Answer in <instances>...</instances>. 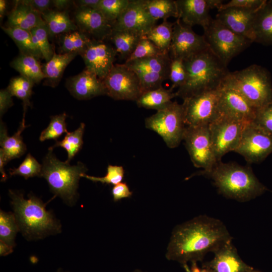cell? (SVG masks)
<instances>
[{
    "label": "cell",
    "mask_w": 272,
    "mask_h": 272,
    "mask_svg": "<svg viewBox=\"0 0 272 272\" xmlns=\"http://www.w3.org/2000/svg\"><path fill=\"white\" fill-rule=\"evenodd\" d=\"M74 18L78 29L91 39L105 40L112 33L111 23L98 10L77 8Z\"/></svg>",
    "instance_id": "obj_19"
},
{
    "label": "cell",
    "mask_w": 272,
    "mask_h": 272,
    "mask_svg": "<svg viewBox=\"0 0 272 272\" xmlns=\"http://www.w3.org/2000/svg\"><path fill=\"white\" fill-rule=\"evenodd\" d=\"M248 272H259V271H256V270H253H253H250V271H248Z\"/></svg>",
    "instance_id": "obj_59"
},
{
    "label": "cell",
    "mask_w": 272,
    "mask_h": 272,
    "mask_svg": "<svg viewBox=\"0 0 272 272\" xmlns=\"http://www.w3.org/2000/svg\"><path fill=\"white\" fill-rule=\"evenodd\" d=\"M134 272H142V271H140L139 270H137V271H134Z\"/></svg>",
    "instance_id": "obj_60"
},
{
    "label": "cell",
    "mask_w": 272,
    "mask_h": 272,
    "mask_svg": "<svg viewBox=\"0 0 272 272\" xmlns=\"http://www.w3.org/2000/svg\"><path fill=\"white\" fill-rule=\"evenodd\" d=\"M103 81L107 95L115 100L135 101L142 94L138 77L124 63L114 64Z\"/></svg>",
    "instance_id": "obj_13"
},
{
    "label": "cell",
    "mask_w": 272,
    "mask_h": 272,
    "mask_svg": "<svg viewBox=\"0 0 272 272\" xmlns=\"http://www.w3.org/2000/svg\"><path fill=\"white\" fill-rule=\"evenodd\" d=\"M202 175L211 178L219 192L226 197L247 201L267 190L249 167L218 161L212 169Z\"/></svg>",
    "instance_id": "obj_2"
},
{
    "label": "cell",
    "mask_w": 272,
    "mask_h": 272,
    "mask_svg": "<svg viewBox=\"0 0 272 272\" xmlns=\"http://www.w3.org/2000/svg\"><path fill=\"white\" fill-rule=\"evenodd\" d=\"M207 1L210 10L217 9L219 11L223 4V1L221 0H207Z\"/></svg>",
    "instance_id": "obj_57"
},
{
    "label": "cell",
    "mask_w": 272,
    "mask_h": 272,
    "mask_svg": "<svg viewBox=\"0 0 272 272\" xmlns=\"http://www.w3.org/2000/svg\"><path fill=\"white\" fill-rule=\"evenodd\" d=\"M258 9L227 8L218 11L215 19L233 32L254 42L253 26Z\"/></svg>",
    "instance_id": "obj_20"
},
{
    "label": "cell",
    "mask_w": 272,
    "mask_h": 272,
    "mask_svg": "<svg viewBox=\"0 0 272 272\" xmlns=\"http://www.w3.org/2000/svg\"><path fill=\"white\" fill-rule=\"evenodd\" d=\"M147 128L158 133L169 148L177 147L183 140L185 128L182 104L172 101L162 109L147 117Z\"/></svg>",
    "instance_id": "obj_7"
},
{
    "label": "cell",
    "mask_w": 272,
    "mask_h": 272,
    "mask_svg": "<svg viewBox=\"0 0 272 272\" xmlns=\"http://www.w3.org/2000/svg\"><path fill=\"white\" fill-rule=\"evenodd\" d=\"M256 110L238 91L222 84L219 116H225L249 122L254 119Z\"/></svg>",
    "instance_id": "obj_18"
},
{
    "label": "cell",
    "mask_w": 272,
    "mask_h": 272,
    "mask_svg": "<svg viewBox=\"0 0 272 272\" xmlns=\"http://www.w3.org/2000/svg\"><path fill=\"white\" fill-rule=\"evenodd\" d=\"M257 127L272 137V102L256 110L252 121Z\"/></svg>",
    "instance_id": "obj_46"
},
{
    "label": "cell",
    "mask_w": 272,
    "mask_h": 272,
    "mask_svg": "<svg viewBox=\"0 0 272 272\" xmlns=\"http://www.w3.org/2000/svg\"><path fill=\"white\" fill-rule=\"evenodd\" d=\"M214 253L213 259L203 264L212 272H248L253 269L242 260L232 241L226 243Z\"/></svg>",
    "instance_id": "obj_22"
},
{
    "label": "cell",
    "mask_w": 272,
    "mask_h": 272,
    "mask_svg": "<svg viewBox=\"0 0 272 272\" xmlns=\"http://www.w3.org/2000/svg\"><path fill=\"white\" fill-rule=\"evenodd\" d=\"M80 55L86 69L103 80L114 66L117 53L114 47L105 40L91 39Z\"/></svg>",
    "instance_id": "obj_16"
},
{
    "label": "cell",
    "mask_w": 272,
    "mask_h": 272,
    "mask_svg": "<svg viewBox=\"0 0 272 272\" xmlns=\"http://www.w3.org/2000/svg\"><path fill=\"white\" fill-rule=\"evenodd\" d=\"M232 237L220 220L201 215L176 226L173 230L166 258L182 265L201 261L209 252H215Z\"/></svg>",
    "instance_id": "obj_1"
},
{
    "label": "cell",
    "mask_w": 272,
    "mask_h": 272,
    "mask_svg": "<svg viewBox=\"0 0 272 272\" xmlns=\"http://www.w3.org/2000/svg\"><path fill=\"white\" fill-rule=\"evenodd\" d=\"M78 55L76 52L57 54L54 52L51 58L42 65V70L46 76L43 85L52 88L56 87L65 68Z\"/></svg>",
    "instance_id": "obj_27"
},
{
    "label": "cell",
    "mask_w": 272,
    "mask_h": 272,
    "mask_svg": "<svg viewBox=\"0 0 272 272\" xmlns=\"http://www.w3.org/2000/svg\"><path fill=\"white\" fill-rule=\"evenodd\" d=\"M7 164L4 152L0 149V171L2 174L1 181H5L7 179V175L5 172L4 167Z\"/></svg>",
    "instance_id": "obj_54"
},
{
    "label": "cell",
    "mask_w": 272,
    "mask_h": 272,
    "mask_svg": "<svg viewBox=\"0 0 272 272\" xmlns=\"http://www.w3.org/2000/svg\"><path fill=\"white\" fill-rule=\"evenodd\" d=\"M12 95L7 88L0 91V115L2 117L7 111L8 109L12 107L14 103Z\"/></svg>",
    "instance_id": "obj_50"
},
{
    "label": "cell",
    "mask_w": 272,
    "mask_h": 272,
    "mask_svg": "<svg viewBox=\"0 0 272 272\" xmlns=\"http://www.w3.org/2000/svg\"><path fill=\"white\" fill-rule=\"evenodd\" d=\"M221 89V86L183 99L186 126L209 125L219 117Z\"/></svg>",
    "instance_id": "obj_10"
},
{
    "label": "cell",
    "mask_w": 272,
    "mask_h": 272,
    "mask_svg": "<svg viewBox=\"0 0 272 272\" xmlns=\"http://www.w3.org/2000/svg\"><path fill=\"white\" fill-rule=\"evenodd\" d=\"M209 48L203 35L195 33L191 27L177 19L174 22L169 51L171 59L186 60Z\"/></svg>",
    "instance_id": "obj_15"
},
{
    "label": "cell",
    "mask_w": 272,
    "mask_h": 272,
    "mask_svg": "<svg viewBox=\"0 0 272 272\" xmlns=\"http://www.w3.org/2000/svg\"><path fill=\"white\" fill-rule=\"evenodd\" d=\"M91 38L77 30L60 35L59 53L76 52L81 55Z\"/></svg>",
    "instance_id": "obj_34"
},
{
    "label": "cell",
    "mask_w": 272,
    "mask_h": 272,
    "mask_svg": "<svg viewBox=\"0 0 272 272\" xmlns=\"http://www.w3.org/2000/svg\"><path fill=\"white\" fill-rule=\"evenodd\" d=\"M182 266L185 272H212V271L208 267L203 265L202 268H199L196 263V262H191V266L189 267L187 263L182 264Z\"/></svg>",
    "instance_id": "obj_52"
},
{
    "label": "cell",
    "mask_w": 272,
    "mask_h": 272,
    "mask_svg": "<svg viewBox=\"0 0 272 272\" xmlns=\"http://www.w3.org/2000/svg\"><path fill=\"white\" fill-rule=\"evenodd\" d=\"M175 97V92L162 86L143 93L135 102L139 107L158 111L167 106Z\"/></svg>",
    "instance_id": "obj_31"
},
{
    "label": "cell",
    "mask_w": 272,
    "mask_h": 272,
    "mask_svg": "<svg viewBox=\"0 0 272 272\" xmlns=\"http://www.w3.org/2000/svg\"><path fill=\"white\" fill-rule=\"evenodd\" d=\"M35 46L41 53L43 59L48 61L54 51L48 40V33L45 25L36 27L30 30Z\"/></svg>",
    "instance_id": "obj_39"
},
{
    "label": "cell",
    "mask_w": 272,
    "mask_h": 272,
    "mask_svg": "<svg viewBox=\"0 0 272 272\" xmlns=\"http://www.w3.org/2000/svg\"><path fill=\"white\" fill-rule=\"evenodd\" d=\"M235 152L242 156L249 163L260 162L272 153V137L252 121L247 122Z\"/></svg>",
    "instance_id": "obj_14"
},
{
    "label": "cell",
    "mask_w": 272,
    "mask_h": 272,
    "mask_svg": "<svg viewBox=\"0 0 272 272\" xmlns=\"http://www.w3.org/2000/svg\"><path fill=\"white\" fill-rule=\"evenodd\" d=\"M49 36L53 37L78 30L66 11L52 10L42 14Z\"/></svg>",
    "instance_id": "obj_28"
},
{
    "label": "cell",
    "mask_w": 272,
    "mask_h": 272,
    "mask_svg": "<svg viewBox=\"0 0 272 272\" xmlns=\"http://www.w3.org/2000/svg\"><path fill=\"white\" fill-rule=\"evenodd\" d=\"M56 272H69V271H64V270H63L62 269H58Z\"/></svg>",
    "instance_id": "obj_58"
},
{
    "label": "cell",
    "mask_w": 272,
    "mask_h": 272,
    "mask_svg": "<svg viewBox=\"0 0 272 272\" xmlns=\"http://www.w3.org/2000/svg\"><path fill=\"white\" fill-rule=\"evenodd\" d=\"M145 6L150 15L156 21L167 20L173 17L178 18V10L176 1L144 0Z\"/></svg>",
    "instance_id": "obj_35"
},
{
    "label": "cell",
    "mask_w": 272,
    "mask_h": 272,
    "mask_svg": "<svg viewBox=\"0 0 272 272\" xmlns=\"http://www.w3.org/2000/svg\"><path fill=\"white\" fill-rule=\"evenodd\" d=\"M65 86L71 94L78 100H89L107 95L103 80L86 69L79 74L68 78Z\"/></svg>",
    "instance_id": "obj_21"
},
{
    "label": "cell",
    "mask_w": 272,
    "mask_h": 272,
    "mask_svg": "<svg viewBox=\"0 0 272 272\" xmlns=\"http://www.w3.org/2000/svg\"><path fill=\"white\" fill-rule=\"evenodd\" d=\"M2 29L15 43L20 53L32 55L38 59L42 56L33 42L31 32L18 28L2 26Z\"/></svg>",
    "instance_id": "obj_32"
},
{
    "label": "cell",
    "mask_w": 272,
    "mask_h": 272,
    "mask_svg": "<svg viewBox=\"0 0 272 272\" xmlns=\"http://www.w3.org/2000/svg\"><path fill=\"white\" fill-rule=\"evenodd\" d=\"M183 140L194 166L203 169L199 175L209 172L218 161L209 125L186 126Z\"/></svg>",
    "instance_id": "obj_9"
},
{
    "label": "cell",
    "mask_w": 272,
    "mask_h": 272,
    "mask_svg": "<svg viewBox=\"0 0 272 272\" xmlns=\"http://www.w3.org/2000/svg\"><path fill=\"white\" fill-rule=\"evenodd\" d=\"M149 13L144 0H130L119 17L112 24L113 30H125L146 36L156 22Z\"/></svg>",
    "instance_id": "obj_17"
},
{
    "label": "cell",
    "mask_w": 272,
    "mask_h": 272,
    "mask_svg": "<svg viewBox=\"0 0 272 272\" xmlns=\"http://www.w3.org/2000/svg\"><path fill=\"white\" fill-rule=\"evenodd\" d=\"M20 230L14 214L0 212V238L1 240L14 247L15 239Z\"/></svg>",
    "instance_id": "obj_38"
},
{
    "label": "cell",
    "mask_w": 272,
    "mask_h": 272,
    "mask_svg": "<svg viewBox=\"0 0 272 272\" xmlns=\"http://www.w3.org/2000/svg\"><path fill=\"white\" fill-rule=\"evenodd\" d=\"M85 124L81 123L75 130L66 133L64 139L60 141H56L52 147H60L64 149L67 153V158L65 162L70 163L73 158L82 149L83 145V134Z\"/></svg>",
    "instance_id": "obj_36"
},
{
    "label": "cell",
    "mask_w": 272,
    "mask_h": 272,
    "mask_svg": "<svg viewBox=\"0 0 272 272\" xmlns=\"http://www.w3.org/2000/svg\"><path fill=\"white\" fill-rule=\"evenodd\" d=\"M164 54L166 53L163 52L146 36H144L139 41L134 51L125 61L156 56Z\"/></svg>",
    "instance_id": "obj_43"
},
{
    "label": "cell",
    "mask_w": 272,
    "mask_h": 272,
    "mask_svg": "<svg viewBox=\"0 0 272 272\" xmlns=\"http://www.w3.org/2000/svg\"><path fill=\"white\" fill-rule=\"evenodd\" d=\"M174 24V22L164 20L160 24L155 25L146 36L163 52L169 53Z\"/></svg>",
    "instance_id": "obj_33"
},
{
    "label": "cell",
    "mask_w": 272,
    "mask_h": 272,
    "mask_svg": "<svg viewBox=\"0 0 272 272\" xmlns=\"http://www.w3.org/2000/svg\"><path fill=\"white\" fill-rule=\"evenodd\" d=\"M178 18L185 25L192 26L199 25L205 29L213 18L207 0H176Z\"/></svg>",
    "instance_id": "obj_23"
},
{
    "label": "cell",
    "mask_w": 272,
    "mask_h": 272,
    "mask_svg": "<svg viewBox=\"0 0 272 272\" xmlns=\"http://www.w3.org/2000/svg\"><path fill=\"white\" fill-rule=\"evenodd\" d=\"M223 85L238 91L256 110L272 102L271 75L265 68L257 64L229 72Z\"/></svg>",
    "instance_id": "obj_5"
},
{
    "label": "cell",
    "mask_w": 272,
    "mask_h": 272,
    "mask_svg": "<svg viewBox=\"0 0 272 272\" xmlns=\"http://www.w3.org/2000/svg\"><path fill=\"white\" fill-rule=\"evenodd\" d=\"M130 0H101L98 10L112 24L127 7Z\"/></svg>",
    "instance_id": "obj_41"
},
{
    "label": "cell",
    "mask_w": 272,
    "mask_h": 272,
    "mask_svg": "<svg viewBox=\"0 0 272 272\" xmlns=\"http://www.w3.org/2000/svg\"><path fill=\"white\" fill-rule=\"evenodd\" d=\"M34 84L31 80L20 75L12 78L7 88L13 97L22 100L24 107L27 108L31 106L30 99Z\"/></svg>",
    "instance_id": "obj_37"
},
{
    "label": "cell",
    "mask_w": 272,
    "mask_h": 272,
    "mask_svg": "<svg viewBox=\"0 0 272 272\" xmlns=\"http://www.w3.org/2000/svg\"><path fill=\"white\" fill-rule=\"evenodd\" d=\"M143 36L128 31L112 29L108 39L113 44L118 57L125 61L134 51Z\"/></svg>",
    "instance_id": "obj_30"
},
{
    "label": "cell",
    "mask_w": 272,
    "mask_h": 272,
    "mask_svg": "<svg viewBox=\"0 0 272 272\" xmlns=\"http://www.w3.org/2000/svg\"><path fill=\"white\" fill-rule=\"evenodd\" d=\"M10 64L20 75L31 80L34 84H39L42 80L46 79L42 70V65L39 59L32 55L20 53Z\"/></svg>",
    "instance_id": "obj_29"
},
{
    "label": "cell",
    "mask_w": 272,
    "mask_h": 272,
    "mask_svg": "<svg viewBox=\"0 0 272 272\" xmlns=\"http://www.w3.org/2000/svg\"><path fill=\"white\" fill-rule=\"evenodd\" d=\"M111 192L114 201H117L122 198L129 197L132 194L128 185L124 182H120L114 185Z\"/></svg>",
    "instance_id": "obj_48"
},
{
    "label": "cell",
    "mask_w": 272,
    "mask_h": 272,
    "mask_svg": "<svg viewBox=\"0 0 272 272\" xmlns=\"http://www.w3.org/2000/svg\"><path fill=\"white\" fill-rule=\"evenodd\" d=\"M23 2L41 14L50 10L53 7L52 1L50 0H23Z\"/></svg>",
    "instance_id": "obj_49"
},
{
    "label": "cell",
    "mask_w": 272,
    "mask_h": 272,
    "mask_svg": "<svg viewBox=\"0 0 272 272\" xmlns=\"http://www.w3.org/2000/svg\"><path fill=\"white\" fill-rule=\"evenodd\" d=\"M124 174V171L122 166L109 165L107 168V173L103 177H95L83 173L81 177H85L93 182L115 185L121 182Z\"/></svg>",
    "instance_id": "obj_44"
},
{
    "label": "cell",
    "mask_w": 272,
    "mask_h": 272,
    "mask_svg": "<svg viewBox=\"0 0 272 272\" xmlns=\"http://www.w3.org/2000/svg\"><path fill=\"white\" fill-rule=\"evenodd\" d=\"M13 251V247L0 240V255L6 256L11 253Z\"/></svg>",
    "instance_id": "obj_55"
},
{
    "label": "cell",
    "mask_w": 272,
    "mask_h": 272,
    "mask_svg": "<svg viewBox=\"0 0 272 272\" xmlns=\"http://www.w3.org/2000/svg\"><path fill=\"white\" fill-rule=\"evenodd\" d=\"M183 61L186 81L175 92L182 99L220 87L229 72L210 47Z\"/></svg>",
    "instance_id": "obj_3"
},
{
    "label": "cell",
    "mask_w": 272,
    "mask_h": 272,
    "mask_svg": "<svg viewBox=\"0 0 272 272\" xmlns=\"http://www.w3.org/2000/svg\"><path fill=\"white\" fill-rule=\"evenodd\" d=\"M65 113L51 116L48 126L41 133L39 140L43 142L48 140H56L64 133H67Z\"/></svg>",
    "instance_id": "obj_40"
},
{
    "label": "cell",
    "mask_w": 272,
    "mask_h": 272,
    "mask_svg": "<svg viewBox=\"0 0 272 272\" xmlns=\"http://www.w3.org/2000/svg\"><path fill=\"white\" fill-rule=\"evenodd\" d=\"M186 79V72L184 61L181 59H171L170 65L169 79L172 85L169 89L173 90L181 87L185 83Z\"/></svg>",
    "instance_id": "obj_45"
},
{
    "label": "cell",
    "mask_w": 272,
    "mask_h": 272,
    "mask_svg": "<svg viewBox=\"0 0 272 272\" xmlns=\"http://www.w3.org/2000/svg\"><path fill=\"white\" fill-rule=\"evenodd\" d=\"M44 25L45 24L41 14L23 1H17L13 9L8 14L6 26L30 31L34 28Z\"/></svg>",
    "instance_id": "obj_24"
},
{
    "label": "cell",
    "mask_w": 272,
    "mask_h": 272,
    "mask_svg": "<svg viewBox=\"0 0 272 272\" xmlns=\"http://www.w3.org/2000/svg\"><path fill=\"white\" fill-rule=\"evenodd\" d=\"M8 3L6 0L0 1V19L1 21L4 19L8 10Z\"/></svg>",
    "instance_id": "obj_56"
},
{
    "label": "cell",
    "mask_w": 272,
    "mask_h": 272,
    "mask_svg": "<svg viewBox=\"0 0 272 272\" xmlns=\"http://www.w3.org/2000/svg\"><path fill=\"white\" fill-rule=\"evenodd\" d=\"M253 30L254 42L272 45V0H266L256 12Z\"/></svg>",
    "instance_id": "obj_26"
},
{
    "label": "cell",
    "mask_w": 272,
    "mask_h": 272,
    "mask_svg": "<svg viewBox=\"0 0 272 272\" xmlns=\"http://www.w3.org/2000/svg\"><path fill=\"white\" fill-rule=\"evenodd\" d=\"M266 0H231L223 4L218 11L230 8L256 9L260 8Z\"/></svg>",
    "instance_id": "obj_47"
},
{
    "label": "cell",
    "mask_w": 272,
    "mask_h": 272,
    "mask_svg": "<svg viewBox=\"0 0 272 272\" xmlns=\"http://www.w3.org/2000/svg\"><path fill=\"white\" fill-rule=\"evenodd\" d=\"M203 31V36L210 49L226 66L253 43L233 32L216 19H213Z\"/></svg>",
    "instance_id": "obj_8"
},
{
    "label": "cell",
    "mask_w": 272,
    "mask_h": 272,
    "mask_svg": "<svg viewBox=\"0 0 272 272\" xmlns=\"http://www.w3.org/2000/svg\"><path fill=\"white\" fill-rule=\"evenodd\" d=\"M42 165L30 153L28 154L22 163L17 168L10 170V175H19L25 179L35 176H41Z\"/></svg>",
    "instance_id": "obj_42"
},
{
    "label": "cell",
    "mask_w": 272,
    "mask_h": 272,
    "mask_svg": "<svg viewBox=\"0 0 272 272\" xmlns=\"http://www.w3.org/2000/svg\"><path fill=\"white\" fill-rule=\"evenodd\" d=\"M171 58L169 53L125 61L140 81L142 93L162 87L169 79Z\"/></svg>",
    "instance_id": "obj_11"
},
{
    "label": "cell",
    "mask_w": 272,
    "mask_h": 272,
    "mask_svg": "<svg viewBox=\"0 0 272 272\" xmlns=\"http://www.w3.org/2000/svg\"><path fill=\"white\" fill-rule=\"evenodd\" d=\"M9 195L19 229L27 238L39 239L59 232L60 224L41 199L34 195L25 199L22 193L11 190Z\"/></svg>",
    "instance_id": "obj_4"
},
{
    "label": "cell",
    "mask_w": 272,
    "mask_h": 272,
    "mask_svg": "<svg viewBox=\"0 0 272 272\" xmlns=\"http://www.w3.org/2000/svg\"><path fill=\"white\" fill-rule=\"evenodd\" d=\"M52 1L53 7L59 11H62L69 7L71 4L73 3V1L69 0H52Z\"/></svg>",
    "instance_id": "obj_53"
},
{
    "label": "cell",
    "mask_w": 272,
    "mask_h": 272,
    "mask_svg": "<svg viewBox=\"0 0 272 272\" xmlns=\"http://www.w3.org/2000/svg\"><path fill=\"white\" fill-rule=\"evenodd\" d=\"M247 122L235 118L219 116L209 125L211 140L217 161L226 153L238 147Z\"/></svg>",
    "instance_id": "obj_12"
},
{
    "label": "cell",
    "mask_w": 272,
    "mask_h": 272,
    "mask_svg": "<svg viewBox=\"0 0 272 272\" xmlns=\"http://www.w3.org/2000/svg\"><path fill=\"white\" fill-rule=\"evenodd\" d=\"M26 107H24L23 117L16 132L11 137L8 135L6 125L1 121L0 145L3 150L7 162L18 158L22 156L27 150L26 146L23 142L21 133L26 127L25 125V113Z\"/></svg>",
    "instance_id": "obj_25"
},
{
    "label": "cell",
    "mask_w": 272,
    "mask_h": 272,
    "mask_svg": "<svg viewBox=\"0 0 272 272\" xmlns=\"http://www.w3.org/2000/svg\"><path fill=\"white\" fill-rule=\"evenodd\" d=\"M51 147L43 160L41 176L47 182L51 190L67 205H73L78 197L77 189L81 175L87 170L79 162L77 165L58 160Z\"/></svg>",
    "instance_id": "obj_6"
},
{
    "label": "cell",
    "mask_w": 272,
    "mask_h": 272,
    "mask_svg": "<svg viewBox=\"0 0 272 272\" xmlns=\"http://www.w3.org/2000/svg\"><path fill=\"white\" fill-rule=\"evenodd\" d=\"M101 0H78L73 1L77 8H86L98 10Z\"/></svg>",
    "instance_id": "obj_51"
}]
</instances>
